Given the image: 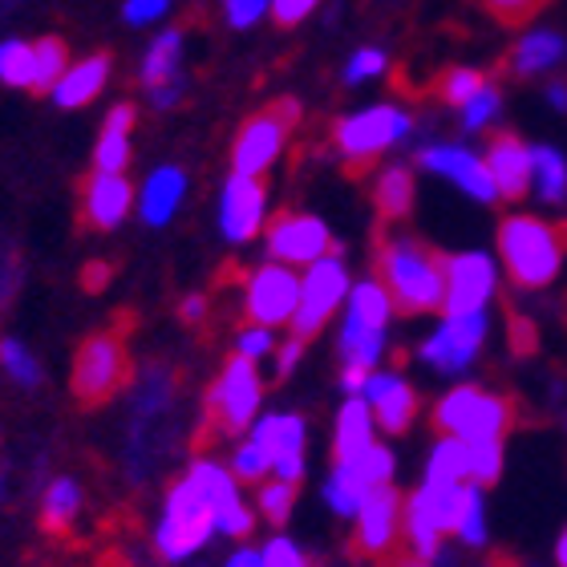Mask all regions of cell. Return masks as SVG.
<instances>
[{"label":"cell","instance_id":"1","mask_svg":"<svg viewBox=\"0 0 567 567\" xmlns=\"http://www.w3.org/2000/svg\"><path fill=\"white\" fill-rule=\"evenodd\" d=\"M373 268L402 317H425L446 300V256L430 248L425 239L405 236V231L390 236L385 227H378Z\"/></svg>","mask_w":567,"mask_h":567},{"label":"cell","instance_id":"2","mask_svg":"<svg viewBox=\"0 0 567 567\" xmlns=\"http://www.w3.org/2000/svg\"><path fill=\"white\" fill-rule=\"evenodd\" d=\"M398 312L385 292V284L361 280L349 292V308H344V329H341V385L349 393L365 390L369 373L378 365L381 349H385V324Z\"/></svg>","mask_w":567,"mask_h":567},{"label":"cell","instance_id":"3","mask_svg":"<svg viewBox=\"0 0 567 567\" xmlns=\"http://www.w3.org/2000/svg\"><path fill=\"white\" fill-rule=\"evenodd\" d=\"M498 256L515 288L523 292L547 288L567 260V224L535 219V215H507L498 227Z\"/></svg>","mask_w":567,"mask_h":567},{"label":"cell","instance_id":"4","mask_svg":"<svg viewBox=\"0 0 567 567\" xmlns=\"http://www.w3.org/2000/svg\"><path fill=\"white\" fill-rule=\"evenodd\" d=\"M430 422L442 437L503 442L519 425V402L511 393H491L483 385H458L434 405Z\"/></svg>","mask_w":567,"mask_h":567},{"label":"cell","instance_id":"5","mask_svg":"<svg viewBox=\"0 0 567 567\" xmlns=\"http://www.w3.org/2000/svg\"><path fill=\"white\" fill-rule=\"evenodd\" d=\"M410 114L398 106H369L361 114H349L332 126V142L344 158V171L349 175H365L369 166L378 163L381 154L390 151L393 142H402L410 134Z\"/></svg>","mask_w":567,"mask_h":567},{"label":"cell","instance_id":"6","mask_svg":"<svg viewBox=\"0 0 567 567\" xmlns=\"http://www.w3.org/2000/svg\"><path fill=\"white\" fill-rule=\"evenodd\" d=\"M215 532H219V527H215L212 503H207V498H203L187 478H183L178 486H171L163 523H158V532H154V547H158V556H163L166 564H183V559L195 556V551H199Z\"/></svg>","mask_w":567,"mask_h":567},{"label":"cell","instance_id":"7","mask_svg":"<svg viewBox=\"0 0 567 567\" xmlns=\"http://www.w3.org/2000/svg\"><path fill=\"white\" fill-rule=\"evenodd\" d=\"M131 378V357L118 332H94L85 337L73 361V398L82 405H102L126 385Z\"/></svg>","mask_w":567,"mask_h":567},{"label":"cell","instance_id":"8","mask_svg":"<svg viewBox=\"0 0 567 567\" xmlns=\"http://www.w3.org/2000/svg\"><path fill=\"white\" fill-rule=\"evenodd\" d=\"M458 503L462 483H430V478L405 498V539L414 556L434 559L442 551V535H454L458 523Z\"/></svg>","mask_w":567,"mask_h":567},{"label":"cell","instance_id":"9","mask_svg":"<svg viewBox=\"0 0 567 567\" xmlns=\"http://www.w3.org/2000/svg\"><path fill=\"white\" fill-rule=\"evenodd\" d=\"M300 122V106L292 97H280L268 110L251 114L244 126H239L236 142H231V171L236 175H256L260 178L268 166L280 158L284 138L292 134V126Z\"/></svg>","mask_w":567,"mask_h":567},{"label":"cell","instance_id":"10","mask_svg":"<svg viewBox=\"0 0 567 567\" xmlns=\"http://www.w3.org/2000/svg\"><path fill=\"white\" fill-rule=\"evenodd\" d=\"M260 398H264V385H260V373H256V361L244 353L227 357L224 369H219V381H215L212 398H207L215 430L227 437H239L251 422H256Z\"/></svg>","mask_w":567,"mask_h":567},{"label":"cell","instance_id":"11","mask_svg":"<svg viewBox=\"0 0 567 567\" xmlns=\"http://www.w3.org/2000/svg\"><path fill=\"white\" fill-rule=\"evenodd\" d=\"M344 296H349V272H344L341 264V248L329 251L324 260L308 264L305 284H300V308H296L292 317V337L296 341H312L320 329H324V320L337 312Z\"/></svg>","mask_w":567,"mask_h":567},{"label":"cell","instance_id":"12","mask_svg":"<svg viewBox=\"0 0 567 567\" xmlns=\"http://www.w3.org/2000/svg\"><path fill=\"white\" fill-rule=\"evenodd\" d=\"M393 478V454L385 446H373L361 450L357 458H344L332 466L329 483H324V498H329V507L337 515H357L361 503H365L378 486H390Z\"/></svg>","mask_w":567,"mask_h":567},{"label":"cell","instance_id":"13","mask_svg":"<svg viewBox=\"0 0 567 567\" xmlns=\"http://www.w3.org/2000/svg\"><path fill=\"white\" fill-rule=\"evenodd\" d=\"M300 276L292 272V264H264L248 276V296H244V312L251 324H292L296 308H300Z\"/></svg>","mask_w":567,"mask_h":567},{"label":"cell","instance_id":"14","mask_svg":"<svg viewBox=\"0 0 567 567\" xmlns=\"http://www.w3.org/2000/svg\"><path fill=\"white\" fill-rule=\"evenodd\" d=\"M187 483L215 507V527H219L224 535H231V539H248V535L256 532V515H251L248 503L239 498V486H236L239 478L231 471H224L219 462H212V458L190 462Z\"/></svg>","mask_w":567,"mask_h":567},{"label":"cell","instance_id":"15","mask_svg":"<svg viewBox=\"0 0 567 567\" xmlns=\"http://www.w3.org/2000/svg\"><path fill=\"white\" fill-rule=\"evenodd\" d=\"M357 527H353V551L357 559H390L393 556V544H398V532H402V495L393 491V486H378L373 495L361 503V511L353 515Z\"/></svg>","mask_w":567,"mask_h":567},{"label":"cell","instance_id":"16","mask_svg":"<svg viewBox=\"0 0 567 567\" xmlns=\"http://www.w3.org/2000/svg\"><path fill=\"white\" fill-rule=\"evenodd\" d=\"M329 251H337L329 227L317 215L305 212H280L268 224V256L280 264H317Z\"/></svg>","mask_w":567,"mask_h":567},{"label":"cell","instance_id":"17","mask_svg":"<svg viewBox=\"0 0 567 567\" xmlns=\"http://www.w3.org/2000/svg\"><path fill=\"white\" fill-rule=\"evenodd\" d=\"M486 341V317L483 312H466V317H446L442 329L422 344V361L434 365L437 373H462L471 365Z\"/></svg>","mask_w":567,"mask_h":567},{"label":"cell","instance_id":"18","mask_svg":"<svg viewBox=\"0 0 567 567\" xmlns=\"http://www.w3.org/2000/svg\"><path fill=\"white\" fill-rule=\"evenodd\" d=\"M495 296V264L478 256V251H462L446 256V317H466V312H483Z\"/></svg>","mask_w":567,"mask_h":567},{"label":"cell","instance_id":"19","mask_svg":"<svg viewBox=\"0 0 567 567\" xmlns=\"http://www.w3.org/2000/svg\"><path fill=\"white\" fill-rule=\"evenodd\" d=\"M264 212H268V190H264V178L256 175H236L224 183V195H219V227L231 244H248V239L260 236Z\"/></svg>","mask_w":567,"mask_h":567},{"label":"cell","instance_id":"20","mask_svg":"<svg viewBox=\"0 0 567 567\" xmlns=\"http://www.w3.org/2000/svg\"><path fill=\"white\" fill-rule=\"evenodd\" d=\"M305 417L296 414H268L256 422L251 442L268 454L272 474L284 483H300L305 478Z\"/></svg>","mask_w":567,"mask_h":567},{"label":"cell","instance_id":"21","mask_svg":"<svg viewBox=\"0 0 567 567\" xmlns=\"http://www.w3.org/2000/svg\"><path fill=\"white\" fill-rule=\"evenodd\" d=\"M417 163L425 166V171H434V175L450 178L458 190H466L471 199L478 203H495L498 199V187H495V175H491V166H486V158H478L474 151H466V146H425V151H417Z\"/></svg>","mask_w":567,"mask_h":567},{"label":"cell","instance_id":"22","mask_svg":"<svg viewBox=\"0 0 567 567\" xmlns=\"http://www.w3.org/2000/svg\"><path fill=\"white\" fill-rule=\"evenodd\" d=\"M361 398L373 405V417H378V425L393 437H402L405 430L414 425L417 410H422V398H417V390L410 385V381L398 378V373H378V369L369 373Z\"/></svg>","mask_w":567,"mask_h":567},{"label":"cell","instance_id":"23","mask_svg":"<svg viewBox=\"0 0 567 567\" xmlns=\"http://www.w3.org/2000/svg\"><path fill=\"white\" fill-rule=\"evenodd\" d=\"M486 166L495 175L498 199H523L532 190V146L511 131H498L495 138L486 142Z\"/></svg>","mask_w":567,"mask_h":567},{"label":"cell","instance_id":"24","mask_svg":"<svg viewBox=\"0 0 567 567\" xmlns=\"http://www.w3.org/2000/svg\"><path fill=\"white\" fill-rule=\"evenodd\" d=\"M134 203V187L126 175H110V171H94V178L85 183V224L97 231H114L126 219Z\"/></svg>","mask_w":567,"mask_h":567},{"label":"cell","instance_id":"25","mask_svg":"<svg viewBox=\"0 0 567 567\" xmlns=\"http://www.w3.org/2000/svg\"><path fill=\"white\" fill-rule=\"evenodd\" d=\"M106 82H110V53H94V58H85L65 70V78L53 85V102L61 110H82L106 90Z\"/></svg>","mask_w":567,"mask_h":567},{"label":"cell","instance_id":"26","mask_svg":"<svg viewBox=\"0 0 567 567\" xmlns=\"http://www.w3.org/2000/svg\"><path fill=\"white\" fill-rule=\"evenodd\" d=\"M187 195V175L178 166H158L146 183H142L138 195V212L151 227H163L171 215L178 212V203Z\"/></svg>","mask_w":567,"mask_h":567},{"label":"cell","instance_id":"27","mask_svg":"<svg viewBox=\"0 0 567 567\" xmlns=\"http://www.w3.org/2000/svg\"><path fill=\"white\" fill-rule=\"evenodd\" d=\"M138 110L131 102H122L106 114V126H102V138L94 146V171H110V175H122L126 163H131V131Z\"/></svg>","mask_w":567,"mask_h":567},{"label":"cell","instance_id":"28","mask_svg":"<svg viewBox=\"0 0 567 567\" xmlns=\"http://www.w3.org/2000/svg\"><path fill=\"white\" fill-rule=\"evenodd\" d=\"M373 405L361 398V393H349V402L341 405V417H337V434H332V458H357L361 450L373 446Z\"/></svg>","mask_w":567,"mask_h":567},{"label":"cell","instance_id":"29","mask_svg":"<svg viewBox=\"0 0 567 567\" xmlns=\"http://www.w3.org/2000/svg\"><path fill=\"white\" fill-rule=\"evenodd\" d=\"M373 207H378V219L385 227L402 224L414 212V171L410 166H385L373 187Z\"/></svg>","mask_w":567,"mask_h":567},{"label":"cell","instance_id":"30","mask_svg":"<svg viewBox=\"0 0 567 567\" xmlns=\"http://www.w3.org/2000/svg\"><path fill=\"white\" fill-rule=\"evenodd\" d=\"M564 53H567L564 37L532 33V37H523L519 45L511 49L507 61H503V70H507L511 78H532V73H544V70H551L556 61H564Z\"/></svg>","mask_w":567,"mask_h":567},{"label":"cell","instance_id":"31","mask_svg":"<svg viewBox=\"0 0 567 567\" xmlns=\"http://www.w3.org/2000/svg\"><path fill=\"white\" fill-rule=\"evenodd\" d=\"M178 61H183V33L178 29H166L158 33L151 49H146V58H142V85L146 90H158V85L175 82L178 78Z\"/></svg>","mask_w":567,"mask_h":567},{"label":"cell","instance_id":"32","mask_svg":"<svg viewBox=\"0 0 567 567\" xmlns=\"http://www.w3.org/2000/svg\"><path fill=\"white\" fill-rule=\"evenodd\" d=\"M78 511H82V486L73 483V478H53V486L41 498V523H45V532H65L78 519Z\"/></svg>","mask_w":567,"mask_h":567},{"label":"cell","instance_id":"33","mask_svg":"<svg viewBox=\"0 0 567 567\" xmlns=\"http://www.w3.org/2000/svg\"><path fill=\"white\" fill-rule=\"evenodd\" d=\"M430 483H466L471 478V442L462 437H442L434 446V458L425 466Z\"/></svg>","mask_w":567,"mask_h":567},{"label":"cell","instance_id":"34","mask_svg":"<svg viewBox=\"0 0 567 567\" xmlns=\"http://www.w3.org/2000/svg\"><path fill=\"white\" fill-rule=\"evenodd\" d=\"M532 171H535V190L544 203H564L567 199V163L564 154L551 146H532Z\"/></svg>","mask_w":567,"mask_h":567},{"label":"cell","instance_id":"35","mask_svg":"<svg viewBox=\"0 0 567 567\" xmlns=\"http://www.w3.org/2000/svg\"><path fill=\"white\" fill-rule=\"evenodd\" d=\"M33 73H37V45L12 37L0 45V82L12 85V90H33Z\"/></svg>","mask_w":567,"mask_h":567},{"label":"cell","instance_id":"36","mask_svg":"<svg viewBox=\"0 0 567 567\" xmlns=\"http://www.w3.org/2000/svg\"><path fill=\"white\" fill-rule=\"evenodd\" d=\"M70 70V49L61 37H41L37 41V73H33V94H53V85Z\"/></svg>","mask_w":567,"mask_h":567},{"label":"cell","instance_id":"37","mask_svg":"<svg viewBox=\"0 0 567 567\" xmlns=\"http://www.w3.org/2000/svg\"><path fill=\"white\" fill-rule=\"evenodd\" d=\"M454 535L462 544L478 547L486 539V523H483V491L478 483H462V503H458V523H454Z\"/></svg>","mask_w":567,"mask_h":567},{"label":"cell","instance_id":"38","mask_svg":"<svg viewBox=\"0 0 567 567\" xmlns=\"http://www.w3.org/2000/svg\"><path fill=\"white\" fill-rule=\"evenodd\" d=\"M483 85H486V78L478 70H462V65H454V70H446L434 82V94L442 97L446 106H458L462 110L474 94H478V90H483Z\"/></svg>","mask_w":567,"mask_h":567},{"label":"cell","instance_id":"39","mask_svg":"<svg viewBox=\"0 0 567 567\" xmlns=\"http://www.w3.org/2000/svg\"><path fill=\"white\" fill-rule=\"evenodd\" d=\"M0 369H4L17 385H37V381H41V365L33 361V353H29L21 341H12V337H0Z\"/></svg>","mask_w":567,"mask_h":567},{"label":"cell","instance_id":"40","mask_svg":"<svg viewBox=\"0 0 567 567\" xmlns=\"http://www.w3.org/2000/svg\"><path fill=\"white\" fill-rule=\"evenodd\" d=\"M256 503H260L264 519L280 527V523H288V515H292L296 483H284V478H272V483H260V491H256Z\"/></svg>","mask_w":567,"mask_h":567},{"label":"cell","instance_id":"41","mask_svg":"<svg viewBox=\"0 0 567 567\" xmlns=\"http://www.w3.org/2000/svg\"><path fill=\"white\" fill-rule=\"evenodd\" d=\"M503 474V446L498 442H471V483L491 486Z\"/></svg>","mask_w":567,"mask_h":567},{"label":"cell","instance_id":"42","mask_svg":"<svg viewBox=\"0 0 567 567\" xmlns=\"http://www.w3.org/2000/svg\"><path fill=\"white\" fill-rule=\"evenodd\" d=\"M231 474H236L239 483H260V478L272 474V462H268V454L248 437V442L236 446V454H231Z\"/></svg>","mask_w":567,"mask_h":567},{"label":"cell","instance_id":"43","mask_svg":"<svg viewBox=\"0 0 567 567\" xmlns=\"http://www.w3.org/2000/svg\"><path fill=\"white\" fill-rule=\"evenodd\" d=\"M498 106H503V97H498V85L486 82L483 90H478V94H474L471 102L462 106V126H466V131H483L486 122L498 114Z\"/></svg>","mask_w":567,"mask_h":567},{"label":"cell","instance_id":"44","mask_svg":"<svg viewBox=\"0 0 567 567\" xmlns=\"http://www.w3.org/2000/svg\"><path fill=\"white\" fill-rule=\"evenodd\" d=\"M474 4H483L498 24H527L547 0H474Z\"/></svg>","mask_w":567,"mask_h":567},{"label":"cell","instance_id":"45","mask_svg":"<svg viewBox=\"0 0 567 567\" xmlns=\"http://www.w3.org/2000/svg\"><path fill=\"white\" fill-rule=\"evenodd\" d=\"M381 70H385V53L381 49H357L353 58H349V65H344V82L361 85L369 78H378Z\"/></svg>","mask_w":567,"mask_h":567},{"label":"cell","instance_id":"46","mask_svg":"<svg viewBox=\"0 0 567 567\" xmlns=\"http://www.w3.org/2000/svg\"><path fill=\"white\" fill-rule=\"evenodd\" d=\"M272 349H276V341H272V329H268V324H248V329L239 332V341H236V353L251 357V361L268 357Z\"/></svg>","mask_w":567,"mask_h":567},{"label":"cell","instance_id":"47","mask_svg":"<svg viewBox=\"0 0 567 567\" xmlns=\"http://www.w3.org/2000/svg\"><path fill=\"white\" fill-rule=\"evenodd\" d=\"M264 564L268 567H312L305 551H300L292 539H284V535L268 539V547H264Z\"/></svg>","mask_w":567,"mask_h":567},{"label":"cell","instance_id":"48","mask_svg":"<svg viewBox=\"0 0 567 567\" xmlns=\"http://www.w3.org/2000/svg\"><path fill=\"white\" fill-rule=\"evenodd\" d=\"M224 9H227V21L236 24V29H251L264 12L272 9V0H224Z\"/></svg>","mask_w":567,"mask_h":567},{"label":"cell","instance_id":"49","mask_svg":"<svg viewBox=\"0 0 567 567\" xmlns=\"http://www.w3.org/2000/svg\"><path fill=\"white\" fill-rule=\"evenodd\" d=\"M507 329H511V353H515V357L535 353V324H532V320L511 308V312H507Z\"/></svg>","mask_w":567,"mask_h":567},{"label":"cell","instance_id":"50","mask_svg":"<svg viewBox=\"0 0 567 567\" xmlns=\"http://www.w3.org/2000/svg\"><path fill=\"white\" fill-rule=\"evenodd\" d=\"M317 4L320 0H272V21L280 24V29H292V24L305 21Z\"/></svg>","mask_w":567,"mask_h":567},{"label":"cell","instance_id":"51","mask_svg":"<svg viewBox=\"0 0 567 567\" xmlns=\"http://www.w3.org/2000/svg\"><path fill=\"white\" fill-rule=\"evenodd\" d=\"M166 9H171V0H126L122 17L131 24H151V21H158Z\"/></svg>","mask_w":567,"mask_h":567},{"label":"cell","instance_id":"52","mask_svg":"<svg viewBox=\"0 0 567 567\" xmlns=\"http://www.w3.org/2000/svg\"><path fill=\"white\" fill-rule=\"evenodd\" d=\"M183 97V78H175V82H166V85H158V90H151V102L158 110H171Z\"/></svg>","mask_w":567,"mask_h":567},{"label":"cell","instance_id":"53","mask_svg":"<svg viewBox=\"0 0 567 567\" xmlns=\"http://www.w3.org/2000/svg\"><path fill=\"white\" fill-rule=\"evenodd\" d=\"M300 353H305V341H288V344H280V361H276V373H280V378H288V373H292L296 369V361H300Z\"/></svg>","mask_w":567,"mask_h":567},{"label":"cell","instance_id":"54","mask_svg":"<svg viewBox=\"0 0 567 567\" xmlns=\"http://www.w3.org/2000/svg\"><path fill=\"white\" fill-rule=\"evenodd\" d=\"M110 280V264H85V272H82V288L85 292H102Z\"/></svg>","mask_w":567,"mask_h":567},{"label":"cell","instance_id":"55","mask_svg":"<svg viewBox=\"0 0 567 567\" xmlns=\"http://www.w3.org/2000/svg\"><path fill=\"white\" fill-rule=\"evenodd\" d=\"M203 312H207V300H203V296H187V300L178 305V317H183V324H199Z\"/></svg>","mask_w":567,"mask_h":567},{"label":"cell","instance_id":"56","mask_svg":"<svg viewBox=\"0 0 567 567\" xmlns=\"http://www.w3.org/2000/svg\"><path fill=\"white\" fill-rule=\"evenodd\" d=\"M227 567H268V564H264V551H251V547H239L236 556L227 559Z\"/></svg>","mask_w":567,"mask_h":567},{"label":"cell","instance_id":"57","mask_svg":"<svg viewBox=\"0 0 567 567\" xmlns=\"http://www.w3.org/2000/svg\"><path fill=\"white\" fill-rule=\"evenodd\" d=\"M547 102L567 114V78H564V82H551V85H547Z\"/></svg>","mask_w":567,"mask_h":567},{"label":"cell","instance_id":"58","mask_svg":"<svg viewBox=\"0 0 567 567\" xmlns=\"http://www.w3.org/2000/svg\"><path fill=\"white\" fill-rule=\"evenodd\" d=\"M381 567H430L422 556H390V559H381Z\"/></svg>","mask_w":567,"mask_h":567},{"label":"cell","instance_id":"59","mask_svg":"<svg viewBox=\"0 0 567 567\" xmlns=\"http://www.w3.org/2000/svg\"><path fill=\"white\" fill-rule=\"evenodd\" d=\"M556 559H559V567H567V527L559 532V544H556Z\"/></svg>","mask_w":567,"mask_h":567},{"label":"cell","instance_id":"60","mask_svg":"<svg viewBox=\"0 0 567 567\" xmlns=\"http://www.w3.org/2000/svg\"><path fill=\"white\" fill-rule=\"evenodd\" d=\"M486 567H523V564H515V559H511V556H503V551H498V556L486 559Z\"/></svg>","mask_w":567,"mask_h":567}]
</instances>
